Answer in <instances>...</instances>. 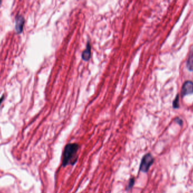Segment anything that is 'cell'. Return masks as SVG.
Returning a JSON list of instances; mask_svg holds the SVG:
<instances>
[{
  "label": "cell",
  "instance_id": "1",
  "mask_svg": "<svg viewBox=\"0 0 193 193\" xmlns=\"http://www.w3.org/2000/svg\"><path fill=\"white\" fill-rule=\"evenodd\" d=\"M78 149L79 145L77 143H69L66 145L62 161V165L63 167H66L68 164H75L77 159L76 153Z\"/></svg>",
  "mask_w": 193,
  "mask_h": 193
},
{
  "label": "cell",
  "instance_id": "4",
  "mask_svg": "<svg viewBox=\"0 0 193 193\" xmlns=\"http://www.w3.org/2000/svg\"><path fill=\"white\" fill-rule=\"evenodd\" d=\"M24 24V17L21 15H18L15 19V30L17 33L20 34L22 32Z\"/></svg>",
  "mask_w": 193,
  "mask_h": 193
},
{
  "label": "cell",
  "instance_id": "5",
  "mask_svg": "<svg viewBox=\"0 0 193 193\" xmlns=\"http://www.w3.org/2000/svg\"><path fill=\"white\" fill-rule=\"evenodd\" d=\"M91 45L89 44V43L88 42L87 43V47L86 49L83 51V53H82V58L83 60L87 61H88L91 56Z\"/></svg>",
  "mask_w": 193,
  "mask_h": 193
},
{
  "label": "cell",
  "instance_id": "6",
  "mask_svg": "<svg viewBox=\"0 0 193 193\" xmlns=\"http://www.w3.org/2000/svg\"><path fill=\"white\" fill-rule=\"evenodd\" d=\"M186 67L190 71H193V49L190 52L188 59L186 62Z\"/></svg>",
  "mask_w": 193,
  "mask_h": 193
},
{
  "label": "cell",
  "instance_id": "2",
  "mask_svg": "<svg viewBox=\"0 0 193 193\" xmlns=\"http://www.w3.org/2000/svg\"><path fill=\"white\" fill-rule=\"evenodd\" d=\"M154 162V158L150 153H147L143 157L140 164V169L143 172H147Z\"/></svg>",
  "mask_w": 193,
  "mask_h": 193
},
{
  "label": "cell",
  "instance_id": "11",
  "mask_svg": "<svg viewBox=\"0 0 193 193\" xmlns=\"http://www.w3.org/2000/svg\"><path fill=\"white\" fill-rule=\"evenodd\" d=\"M1 1H0V4H1Z\"/></svg>",
  "mask_w": 193,
  "mask_h": 193
},
{
  "label": "cell",
  "instance_id": "3",
  "mask_svg": "<svg viewBox=\"0 0 193 193\" xmlns=\"http://www.w3.org/2000/svg\"><path fill=\"white\" fill-rule=\"evenodd\" d=\"M192 94H193V82L187 81L182 85L181 95L182 97H184Z\"/></svg>",
  "mask_w": 193,
  "mask_h": 193
},
{
  "label": "cell",
  "instance_id": "9",
  "mask_svg": "<svg viewBox=\"0 0 193 193\" xmlns=\"http://www.w3.org/2000/svg\"><path fill=\"white\" fill-rule=\"evenodd\" d=\"M175 122H176L177 124H178L179 125H181V126L183 124V121H182V120L180 118H179V117L176 118V119H175Z\"/></svg>",
  "mask_w": 193,
  "mask_h": 193
},
{
  "label": "cell",
  "instance_id": "10",
  "mask_svg": "<svg viewBox=\"0 0 193 193\" xmlns=\"http://www.w3.org/2000/svg\"><path fill=\"white\" fill-rule=\"evenodd\" d=\"M3 98H4V96H2L1 97V98H0V105H1V102H2V101L3 100Z\"/></svg>",
  "mask_w": 193,
  "mask_h": 193
},
{
  "label": "cell",
  "instance_id": "7",
  "mask_svg": "<svg viewBox=\"0 0 193 193\" xmlns=\"http://www.w3.org/2000/svg\"><path fill=\"white\" fill-rule=\"evenodd\" d=\"M173 108L174 109H179L180 108L179 104V95L177 94V96L175 98L173 101Z\"/></svg>",
  "mask_w": 193,
  "mask_h": 193
},
{
  "label": "cell",
  "instance_id": "8",
  "mask_svg": "<svg viewBox=\"0 0 193 193\" xmlns=\"http://www.w3.org/2000/svg\"><path fill=\"white\" fill-rule=\"evenodd\" d=\"M134 184H135V179L133 178H131V180H129V182H128V186H127V189L128 190H129L131 189L133 186L134 185Z\"/></svg>",
  "mask_w": 193,
  "mask_h": 193
}]
</instances>
